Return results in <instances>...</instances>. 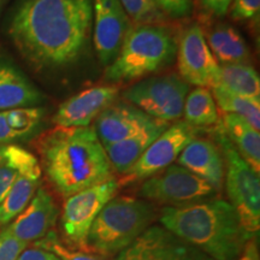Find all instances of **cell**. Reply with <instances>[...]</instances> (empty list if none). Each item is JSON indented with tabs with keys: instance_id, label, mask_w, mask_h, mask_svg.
I'll list each match as a JSON object with an SVG mask.
<instances>
[{
	"instance_id": "22",
	"label": "cell",
	"mask_w": 260,
	"mask_h": 260,
	"mask_svg": "<svg viewBox=\"0 0 260 260\" xmlns=\"http://www.w3.org/2000/svg\"><path fill=\"white\" fill-rule=\"evenodd\" d=\"M207 45L219 65L248 64L251 52L242 35L228 24H217L207 35Z\"/></svg>"
},
{
	"instance_id": "29",
	"label": "cell",
	"mask_w": 260,
	"mask_h": 260,
	"mask_svg": "<svg viewBox=\"0 0 260 260\" xmlns=\"http://www.w3.org/2000/svg\"><path fill=\"white\" fill-rule=\"evenodd\" d=\"M16 146L17 145L6 146L4 159L0 162V205L11 189L18 174L17 161H16Z\"/></svg>"
},
{
	"instance_id": "31",
	"label": "cell",
	"mask_w": 260,
	"mask_h": 260,
	"mask_svg": "<svg viewBox=\"0 0 260 260\" xmlns=\"http://www.w3.org/2000/svg\"><path fill=\"white\" fill-rule=\"evenodd\" d=\"M229 11L234 21L254 19L259 16L260 0H234Z\"/></svg>"
},
{
	"instance_id": "11",
	"label": "cell",
	"mask_w": 260,
	"mask_h": 260,
	"mask_svg": "<svg viewBox=\"0 0 260 260\" xmlns=\"http://www.w3.org/2000/svg\"><path fill=\"white\" fill-rule=\"evenodd\" d=\"M198 132L199 129L188 125L183 121L169 125L146 149L128 174L124 175L123 182L130 183L135 181H145L164 170L169 165L174 164L183 148L191 140L197 138Z\"/></svg>"
},
{
	"instance_id": "18",
	"label": "cell",
	"mask_w": 260,
	"mask_h": 260,
	"mask_svg": "<svg viewBox=\"0 0 260 260\" xmlns=\"http://www.w3.org/2000/svg\"><path fill=\"white\" fill-rule=\"evenodd\" d=\"M178 165L193 172L218 193L224 184V159L218 145L210 140L195 138L177 158Z\"/></svg>"
},
{
	"instance_id": "8",
	"label": "cell",
	"mask_w": 260,
	"mask_h": 260,
	"mask_svg": "<svg viewBox=\"0 0 260 260\" xmlns=\"http://www.w3.org/2000/svg\"><path fill=\"white\" fill-rule=\"evenodd\" d=\"M118 189L119 182L113 178L67 198L60 216V229L69 247L86 252L90 226Z\"/></svg>"
},
{
	"instance_id": "9",
	"label": "cell",
	"mask_w": 260,
	"mask_h": 260,
	"mask_svg": "<svg viewBox=\"0 0 260 260\" xmlns=\"http://www.w3.org/2000/svg\"><path fill=\"white\" fill-rule=\"evenodd\" d=\"M217 191L207 182L178 164H171L144 181L139 195L149 203L183 206L211 199Z\"/></svg>"
},
{
	"instance_id": "19",
	"label": "cell",
	"mask_w": 260,
	"mask_h": 260,
	"mask_svg": "<svg viewBox=\"0 0 260 260\" xmlns=\"http://www.w3.org/2000/svg\"><path fill=\"white\" fill-rule=\"evenodd\" d=\"M44 100L41 90L21 70L0 61V111L35 107Z\"/></svg>"
},
{
	"instance_id": "20",
	"label": "cell",
	"mask_w": 260,
	"mask_h": 260,
	"mask_svg": "<svg viewBox=\"0 0 260 260\" xmlns=\"http://www.w3.org/2000/svg\"><path fill=\"white\" fill-rule=\"evenodd\" d=\"M169 125L170 124L168 122L158 121L155 124L148 126L128 139L104 146L113 171L123 176L128 174L130 169L134 167L135 162L145 153L146 149Z\"/></svg>"
},
{
	"instance_id": "28",
	"label": "cell",
	"mask_w": 260,
	"mask_h": 260,
	"mask_svg": "<svg viewBox=\"0 0 260 260\" xmlns=\"http://www.w3.org/2000/svg\"><path fill=\"white\" fill-rule=\"evenodd\" d=\"M34 246L53 253L54 255L59 258V260H104L99 255L90 254L88 252L79 251V249H71V247H67L60 241L57 233L52 232V230L41 240L34 242Z\"/></svg>"
},
{
	"instance_id": "5",
	"label": "cell",
	"mask_w": 260,
	"mask_h": 260,
	"mask_svg": "<svg viewBox=\"0 0 260 260\" xmlns=\"http://www.w3.org/2000/svg\"><path fill=\"white\" fill-rule=\"evenodd\" d=\"M177 53L172 34L162 25H135L130 28L118 56L106 67L110 82L144 79L171 65Z\"/></svg>"
},
{
	"instance_id": "30",
	"label": "cell",
	"mask_w": 260,
	"mask_h": 260,
	"mask_svg": "<svg viewBox=\"0 0 260 260\" xmlns=\"http://www.w3.org/2000/svg\"><path fill=\"white\" fill-rule=\"evenodd\" d=\"M169 18H184L191 14V0H152Z\"/></svg>"
},
{
	"instance_id": "6",
	"label": "cell",
	"mask_w": 260,
	"mask_h": 260,
	"mask_svg": "<svg viewBox=\"0 0 260 260\" xmlns=\"http://www.w3.org/2000/svg\"><path fill=\"white\" fill-rule=\"evenodd\" d=\"M216 141L224 159V182L229 203L239 214L243 229L255 235L260 229L259 172L239 154L220 125L216 130Z\"/></svg>"
},
{
	"instance_id": "4",
	"label": "cell",
	"mask_w": 260,
	"mask_h": 260,
	"mask_svg": "<svg viewBox=\"0 0 260 260\" xmlns=\"http://www.w3.org/2000/svg\"><path fill=\"white\" fill-rule=\"evenodd\" d=\"M159 216L154 205L132 197H115L98 214L86 240V252L102 258L118 255Z\"/></svg>"
},
{
	"instance_id": "7",
	"label": "cell",
	"mask_w": 260,
	"mask_h": 260,
	"mask_svg": "<svg viewBox=\"0 0 260 260\" xmlns=\"http://www.w3.org/2000/svg\"><path fill=\"white\" fill-rule=\"evenodd\" d=\"M188 92L189 84L171 74L141 80L125 89L122 95L153 119L169 123L183 115Z\"/></svg>"
},
{
	"instance_id": "13",
	"label": "cell",
	"mask_w": 260,
	"mask_h": 260,
	"mask_svg": "<svg viewBox=\"0 0 260 260\" xmlns=\"http://www.w3.org/2000/svg\"><path fill=\"white\" fill-rule=\"evenodd\" d=\"M115 260H213L161 225H151Z\"/></svg>"
},
{
	"instance_id": "36",
	"label": "cell",
	"mask_w": 260,
	"mask_h": 260,
	"mask_svg": "<svg viewBox=\"0 0 260 260\" xmlns=\"http://www.w3.org/2000/svg\"><path fill=\"white\" fill-rule=\"evenodd\" d=\"M5 149H6V146H0V162H2L3 159H4Z\"/></svg>"
},
{
	"instance_id": "15",
	"label": "cell",
	"mask_w": 260,
	"mask_h": 260,
	"mask_svg": "<svg viewBox=\"0 0 260 260\" xmlns=\"http://www.w3.org/2000/svg\"><path fill=\"white\" fill-rule=\"evenodd\" d=\"M18 174L0 205V225H8L28 206L41 183L40 162L30 152L16 146Z\"/></svg>"
},
{
	"instance_id": "3",
	"label": "cell",
	"mask_w": 260,
	"mask_h": 260,
	"mask_svg": "<svg viewBox=\"0 0 260 260\" xmlns=\"http://www.w3.org/2000/svg\"><path fill=\"white\" fill-rule=\"evenodd\" d=\"M160 225L213 260H236L251 235L229 201L206 199L183 206H165Z\"/></svg>"
},
{
	"instance_id": "24",
	"label": "cell",
	"mask_w": 260,
	"mask_h": 260,
	"mask_svg": "<svg viewBox=\"0 0 260 260\" xmlns=\"http://www.w3.org/2000/svg\"><path fill=\"white\" fill-rule=\"evenodd\" d=\"M184 121L193 128H207L219 123V113L209 88L197 87L188 94L184 102Z\"/></svg>"
},
{
	"instance_id": "14",
	"label": "cell",
	"mask_w": 260,
	"mask_h": 260,
	"mask_svg": "<svg viewBox=\"0 0 260 260\" xmlns=\"http://www.w3.org/2000/svg\"><path fill=\"white\" fill-rule=\"evenodd\" d=\"M118 86H96L70 96L59 105L53 121L58 128L88 126L119 95Z\"/></svg>"
},
{
	"instance_id": "25",
	"label": "cell",
	"mask_w": 260,
	"mask_h": 260,
	"mask_svg": "<svg viewBox=\"0 0 260 260\" xmlns=\"http://www.w3.org/2000/svg\"><path fill=\"white\" fill-rule=\"evenodd\" d=\"M217 86L240 95L260 99V79L249 64L219 65Z\"/></svg>"
},
{
	"instance_id": "26",
	"label": "cell",
	"mask_w": 260,
	"mask_h": 260,
	"mask_svg": "<svg viewBox=\"0 0 260 260\" xmlns=\"http://www.w3.org/2000/svg\"><path fill=\"white\" fill-rule=\"evenodd\" d=\"M223 113H232L245 119L255 130H260V99L247 98L233 93L223 87L214 86L210 89Z\"/></svg>"
},
{
	"instance_id": "34",
	"label": "cell",
	"mask_w": 260,
	"mask_h": 260,
	"mask_svg": "<svg viewBox=\"0 0 260 260\" xmlns=\"http://www.w3.org/2000/svg\"><path fill=\"white\" fill-rule=\"evenodd\" d=\"M17 260H59L53 253L46 251V249L39 248V247H27L21 254L18 255Z\"/></svg>"
},
{
	"instance_id": "37",
	"label": "cell",
	"mask_w": 260,
	"mask_h": 260,
	"mask_svg": "<svg viewBox=\"0 0 260 260\" xmlns=\"http://www.w3.org/2000/svg\"><path fill=\"white\" fill-rule=\"evenodd\" d=\"M9 0H0V14H2L3 9H4V6L6 5V3H8Z\"/></svg>"
},
{
	"instance_id": "33",
	"label": "cell",
	"mask_w": 260,
	"mask_h": 260,
	"mask_svg": "<svg viewBox=\"0 0 260 260\" xmlns=\"http://www.w3.org/2000/svg\"><path fill=\"white\" fill-rule=\"evenodd\" d=\"M200 5L207 12L217 17H223L229 12L230 5L234 0H199Z\"/></svg>"
},
{
	"instance_id": "10",
	"label": "cell",
	"mask_w": 260,
	"mask_h": 260,
	"mask_svg": "<svg viewBox=\"0 0 260 260\" xmlns=\"http://www.w3.org/2000/svg\"><path fill=\"white\" fill-rule=\"evenodd\" d=\"M176 56L180 77L184 82L210 89L217 86L219 64L214 59L199 24H191L182 31Z\"/></svg>"
},
{
	"instance_id": "12",
	"label": "cell",
	"mask_w": 260,
	"mask_h": 260,
	"mask_svg": "<svg viewBox=\"0 0 260 260\" xmlns=\"http://www.w3.org/2000/svg\"><path fill=\"white\" fill-rule=\"evenodd\" d=\"M93 44L99 63L109 67L118 56L132 22L118 0H92Z\"/></svg>"
},
{
	"instance_id": "23",
	"label": "cell",
	"mask_w": 260,
	"mask_h": 260,
	"mask_svg": "<svg viewBox=\"0 0 260 260\" xmlns=\"http://www.w3.org/2000/svg\"><path fill=\"white\" fill-rule=\"evenodd\" d=\"M224 134L239 154L251 165L255 172L260 171V133L241 117L223 113L219 122Z\"/></svg>"
},
{
	"instance_id": "2",
	"label": "cell",
	"mask_w": 260,
	"mask_h": 260,
	"mask_svg": "<svg viewBox=\"0 0 260 260\" xmlns=\"http://www.w3.org/2000/svg\"><path fill=\"white\" fill-rule=\"evenodd\" d=\"M42 167L61 197L113 180V169L94 129L57 128L40 142Z\"/></svg>"
},
{
	"instance_id": "27",
	"label": "cell",
	"mask_w": 260,
	"mask_h": 260,
	"mask_svg": "<svg viewBox=\"0 0 260 260\" xmlns=\"http://www.w3.org/2000/svg\"><path fill=\"white\" fill-rule=\"evenodd\" d=\"M125 14L138 25H161L168 17L152 0H118Z\"/></svg>"
},
{
	"instance_id": "35",
	"label": "cell",
	"mask_w": 260,
	"mask_h": 260,
	"mask_svg": "<svg viewBox=\"0 0 260 260\" xmlns=\"http://www.w3.org/2000/svg\"><path fill=\"white\" fill-rule=\"evenodd\" d=\"M237 260H260L258 241L254 239V236L247 241L245 248H243Z\"/></svg>"
},
{
	"instance_id": "32",
	"label": "cell",
	"mask_w": 260,
	"mask_h": 260,
	"mask_svg": "<svg viewBox=\"0 0 260 260\" xmlns=\"http://www.w3.org/2000/svg\"><path fill=\"white\" fill-rule=\"evenodd\" d=\"M27 247V243L18 241L5 229L0 232V260H17Z\"/></svg>"
},
{
	"instance_id": "1",
	"label": "cell",
	"mask_w": 260,
	"mask_h": 260,
	"mask_svg": "<svg viewBox=\"0 0 260 260\" xmlns=\"http://www.w3.org/2000/svg\"><path fill=\"white\" fill-rule=\"evenodd\" d=\"M92 25V0H22L11 17L9 34L32 67L57 70L80 59Z\"/></svg>"
},
{
	"instance_id": "16",
	"label": "cell",
	"mask_w": 260,
	"mask_h": 260,
	"mask_svg": "<svg viewBox=\"0 0 260 260\" xmlns=\"http://www.w3.org/2000/svg\"><path fill=\"white\" fill-rule=\"evenodd\" d=\"M59 211L52 195L40 187L30 203L4 229L18 241L29 245L37 242L51 232Z\"/></svg>"
},
{
	"instance_id": "21",
	"label": "cell",
	"mask_w": 260,
	"mask_h": 260,
	"mask_svg": "<svg viewBox=\"0 0 260 260\" xmlns=\"http://www.w3.org/2000/svg\"><path fill=\"white\" fill-rule=\"evenodd\" d=\"M46 110L40 106L0 111V146L31 139L40 132Z\"/></svg>"
},
{
	"instance_id": "17",
	"label": "cell",
	"mask_w": 260,
	"mask_h": 260,
	"mask_svg": "<svg viewBox=\"0 0 260 260\" xmlns=\"http://www.w3.org/2000/svg\"><path fill=\"white\" fill-rule=\"evenodd\" d=\"M158 121L129 103H113L95 118L94 132L103 146L138 134Z\"/></svg>"
}]
</instances>
